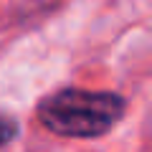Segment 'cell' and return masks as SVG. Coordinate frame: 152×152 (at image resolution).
<instances>
[{"instance_id":"1","label":"cell","mask_w":152,"mask_h":152,"mask_svg":"<svg viewBox=\"0 0 152 152\" xmlns=\"http://www.w3.org/2000/svg\"><path fill=\"white\" fill-rule=\"evenodd\" d=\"M124 99L112 91L61 89L38 102V122L58 137L94 140L124 117Z\"/></svg>"},{"instance_id":"2","label":"cell","mask_w":152,"mask_h":152,"mask_svg":"<svg viewBox=\"0 0 152 152\" xmlns=\"http://www.w3.org/2000/svg\"><path fill=\"white\" fill-rule=\"evenodd\" d=\"M18 134V122L10 119V117H0V147L13 142Z\"/></svg>"}]
</instances>
